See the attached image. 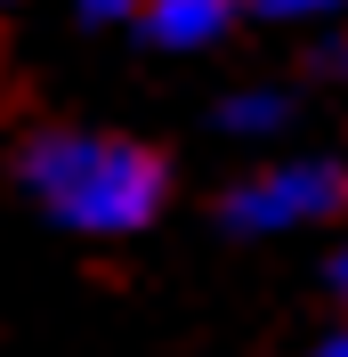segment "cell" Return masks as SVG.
Listing matches in <instances>:
<instances>
[{"label":"cell","mask_w":348,"mask_h":357,"mask_svg":"<svg viewBox=\"0 0 348 357\" xmlns=\"http://www.w3.org/2000/svg\"><path fill=\"white\" fill-rule=\"evenodd\" d=\"M316 357H348V317H340V325H324V333H316Z\"/></svg>","instance_id":"cell-9"},{"label":"cell","mask_w":348,"mask_h":357,"mask_svg":"<svg viewBox=\"0 0 348 357\" xmlns=\"http://www.w3.org/2000/svg\"><path fill=\"white\" fill-rule=\"evenodd\" d=\"M324 292H332V301H340V309H348V244H340V252H332V260H324Z\"/></svg>","instance_id":"cell-7"},{"label":"cell","mask_w":348,"mask_h":357,"mask_svg":"<svg viewBox=\"0 0 348 357\" xmlns=\"http://www.w3.org/2000/svg\"><path fill=\"white\" fill-rule=\"evenodd\" d=\"M138 8H146V0H73V17H81L89 33H113V24H138Z\"/></svg>","instance_id":"cell-6"},{"label":"cell","mask_w":348,"mask_h":357,"mask_svg":"<svg viewBox=\"0 0 348 357\" xmlns=\"http://www.w3.org/2000/svg\"><path fill=\"white\" fill-rule=\"evenodd\" d=\"M316 66H324V73H348V33H332V41H316Z\"/></svg>","instance_id":"cell-8"},{"label":"cell","mask_w":348,"mask_h":357,"mask_svg":"<svg viewBox=\"0 0 348 357\" xmlns=\"http://www.w3.org/2000/svg\"><path fill=\"white\" fill-rule=\"evenodd\" d=\"M283 122H292L283 89H235V98H219V130L227 138H276Z\"/></svg>","instance_id":"cell-4"},{"label":"cell","mask_w":348,"mask_h":357,"mask_svg":"<svg viewBox=\"0 0 348 357\" xmlns=\"http://www.w3.org/2000/svg\"><path fill=\"white\" fill-rule=\"evenodd\" d=\"M243 17H251V0H146V8H138V41L171 49V57H203V49H219Z\"/></svg>","instance_id":"cell-3"},{"label":"cell","mask_w":348,"mask_h":357,"mask_svg":"<svg viewBox=\"0 0 348 357\" xmlns=\"http://www.w3.org/2000/svg\"><path fill=\"white\" fill-rule=\"evenodd\" d=\"M251 17H260V24H283V33H300V24H340L348 0H251Z\"/></svg>","instance_id":"cell-5"},{"label":"cell","mask_w":348,"mask_h":357,"mask_svg":"<svg viewBox=\"0 0 348 357\" xmlns=\"http://www.w3.org/2000/svg\"><path fill=\"white\" fill-rule=\"evenodd\" d=\"M348 211V162H267V171H251L243 187H227V203H219V220H227V236H300V227H324Z\"/></svg>","instance_id":"cell-2"},{"label":"cell","mask_w":348,"mask_h":357,"mask_svg":"<svg viewBox=\"0 0 348 357\" xmlns=\"http://www.w3.org/2000/svg\"><path fill=\"white\" fill-rule=\"evenodd\" d=\"M17 178L73 236H138L171 203V162L122 130H41L24 138Z\"/></svg>","instance_id":"cell-1"}]
</instances>
